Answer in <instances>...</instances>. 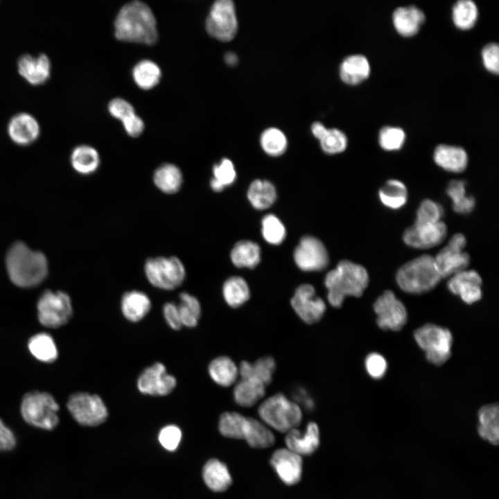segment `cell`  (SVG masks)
<instances>
[{"label":"cell","mask_w":499,"mask_h":499,"mask_svg":"<svg viewBox=\"0 0 499 499\" xmlns=\"http://www.w3.org/2000/svg\"><path fill=\"white\" fill-rule=\"evenodd\" d=\"M155 17L144 3L134 1L124 5L114 21V35L123 42L152 45L158 39Z\"/></svg>","instance_id":"1"},{"label":"cell","mask_w":499,"mask_h":499,"mask_svg":"<svg viewBox=\"0 0 499 499\" xmlns=\"http://www.w3.org/2000/svg\"><path fill=\"white\" fill-rule=\"evenodd\" d=\"M6 264L8 276L17 286L27 288L40 283L48 273L45 255L16 242L7 252Z\"/></svg>","instance_id":"2"},{"label":"cell","mask_w":499,"mask_h":499,"mask_svg":"<svg viewBox=\"0 0 499 499\" xmlns=\"http://www.w3.org/2000/svg\"><path fill=\"white\" fill-rule=\"evenodd\" d=\"M368 283L369 275L363 266L342 260L326 275L328 301L332 306L340 308L346 297H360Z\"/></svg>","instance_id":"3"},{"label":"cell","mask_w":499,"mask_h":499,"mask_svg":"<svg viewBox=\"0 0 499 499\" xmlns=\"http://www.w3.org/2000/svg\"><path fill=\"white\" fill-rule=\"evenodd\" d=\"M434 257L421 255L404 265L397 271L396 280L402 290L410 294H422L433 289L441 281Z\"/></svg>","instance_id":"4"},{"label":"cell","mask_w":499,"mask_h":499,"mask_svg":"<svg viewBox=\"0 0 499 499\" xmlns=\"http://www.w3.org/2000/svg\"><path fill=\"white\" fill-rule=\"evenodd\" d=\"M258 413L267 426L280 432L297 428L302 419L300 406L281 393L265 399L259 405Z\"/></svg>","instance_id":"5"},{"label":"cell","mask_w":499,"mask_h":499,"mask_svg":"<svg viewBox=\"0 0 499 499\" xmlns=\"http://www.w3.org/2000/svg\"><path fill=\"white\" fill-rule=\"evenodd\" d=\"M58 403L53 396L38 391L24 395L20 406L21 417L27 423L46 430L58 426Z\"/></svg>","instance_id":"6"},{"label":"cell","mask_w":499,"mask_h":499,"mask_svg":"<svg viewBox=\"0 0 499 499\" xmlns=\"http://www.w3.org/2000/svg\"><path fill=\"white\" fill-rule=\"evenodd\" d=\"M144 272L151 285L166 290L177 288L186 277L184 265L176 256L150 258L145 263Z\"/></svg>","instance_id":"7"},{"label":"cell","mask_w":499,"mask_h":499,"mask_svg":"<svg viewBox=\"0 0 499 499\" xmlns=\"http://www.w3.org/2000/svg\"><path fill=\"white\" fill-rule=\"evenodd\" d=\"M414 335L429 362L439 366L448 360L453 342V336L448 329L428 324L417 329Z\"/></svg>","instance_id":"8"},{"label":"cell","mask_w":499,"mask_h":499,"mask_svg":"<svg viewBox=\"0 0 499 499\" xmlns=\"http://www.w3.org/2000/svg\"><path fill=\"white\" fill-rule=\"evenodd\" d=\"M37 308L40 322L49 328L65 324L73 313L71 299L62 291L46 290L40 296Z\"/></svg>","instance_id":"9"},{"label":"cell","mask_w":499,"mask_h":499,"mask_svg":"<svg viewBox=\"0 0 499 499\" xmlns=\"http://www.w3.org/2000/svg\"><path fill=\"white\" fill-rule=\"evenodd\" d=\"M67 408L73 418L82 426H98L103 423L108 415L102 399L96 394L86 392L71 395L67 401Z\"/></svg>","instance_id":"10"},{"label":"cell","mask_w":499,"mask_h":499,"mask_svg":"<svg viewBox=\"0 0 499 499\" xmlns=\"http://www.w3.org/2000/svg\"><path fill=\"white\" fill-rule=\"evenodd\" d=\"M206 29L214 38L223 42L232 40L238 30L235 6L231 0H218L211 6L206 19Z\"/></svg>","instance_id":"11"},{"label":"cell","mask_w":499,"mask_h":499,"mask_svg":"<svg viewBox=\"0 0 499 499\" xmlns=\"http://www.w3.org/2000/svg\"><path fill=\"white\" fill-rule=\"evenodd\" d=\"M466 243L465 236L460 233L456 234L434 257L436 268L441 278L450 277L466 270L470 256L464 251Z\"/></svg>","instance_id":"12"},{"label":"cell","mask_w":499,"mask_h":499,"mask_svg":"<svg viewBox=\"0 0 499 499\" xmlns=\"http://www.w3.org/2000/svg\"><path fill=\"white\" fill-rule=\"evenodd\" d=\"M374 309L377 315V324L382 329L399 331L406 323L405 307L391 290H385L376 299Z\"/></svg>","instance_id":"13"},{"label":"cell","mask_w":499,"mask_h":499,"mask_svg":"<svg viewBox=\"0 0 499 499\" xmlns=\"http://www.w3.org/2000/svg\"><path fill=\"white\" fill-rule=\"evenodd\" d=\"M177 385V380L167 372L164 364L157 362L146 367L139 375L137 382L138 390L154 396H166Z\"/></svg>","instance_id":"14"},{"label":"cell","mask_w":499,"mask_h":499,"mask_svg":"<svg viewBox=\"0 0 499 499\" xmlns=\"http://www.w3.org/2000/svg\"><path fill=\"white\" fill-rule=\"evenodd\" d=\"M294 260L303 271L314 272L324 269L329 263V254L324 244L317 238H301L294 252Z\"/></svg>","instance_id":"15"},{"label":"cell","mask_w":499,"mask_h":499,"mask_svg":"<svg viewBox=\"0 0 499 499\" xmlns=\"http://www.w3.org/2000/svg\"><path fill=\"white\" fill-rule=\"evenodd\" d=\"M290 303L297 315L308 324L319 321L326 308L323 299L316 295L314 287L308 283L297 287Z\"/></svg>","instance_id":"16"},{"label":"cell","mask_w":499,"mask_h":499,"mask_svg":"<svg viewBox=\"0 0 499 499\" xmlns=\"http://www.w3.org/2000/svg\"><path fill=\"white\" fill-rule=\"evenodd\" d=\"M446 234L447 228L442 221L436 223H414L404 231L403 238L410 247L428 249L440 244Z\"/></svg>","instance_id":"17"},{"label":"cell","mask_w":499,"mask_h":499,"mask_svg":"<svg viewBox=\"0 0 499 499\" xmlns=\"http://www.w3.org/2000/svg\"><path fill=\"white\" fill-rule=\"evenodd\" d=\"M270 463L281 479L287 485L298 483L302 473V457L288 448H279L271 457Z\"/></svg>","instance_id":"18"},{"label":"cell","mask_w":499,"mask_h":499,"mask_svg":"<svg viewBox=\"0 0 499 499\" xmlns=\"http://www.w3.org/2000/svg\"><path fill=\"white\" fill-rule=\"evenodd\" d=\"M482 279L475 270H463L452 277L448 282L449 290L461 299L471 304L482 297Z\"/></svg>","instance_id":"19"},{"label":"cell","mask_w":499,"mask_h":499,"mask_svg":"<svg viewBox=\"0 0 499 499\" xmlns=\"http://www.w3.org/2000/svg\"><path fill=\"white\" fill-rule=\"evenodd\" d=\"M51 69V61L44 53L37 56L24 54L17 60L18 73L32 85L44 84L50 78Z\"/></svg>","instance_id":"20"},{"label":"cell","mask_w":499,"mask_h":499,"mask_svg":"<svg viewBox=\"0 0 499 499\" xmlns=\"http://www.w3.org/2000/svg\"><path fill=\"white\" fill-rule=\"evenodd\" d=\"M40 128L32 115L21 112L13 116L8 125V134L16 144L28 146L37 139Z\"/></svg>","instance_id":"21"},{"label":"cell","mask_w":499,"mask_h":499,"mask_svg":"<svg viewBox=\"0 0 499 499\" xmlns=\"http://www.w3.org/2000/svg\"><path fill=\"white\" fill-rule=\"evenodd\" d=\"M285 442L287 448L303 455L313 453L319 445V430L315 422H309L304 432L297 428L286 432Z\"/></svg>","instance_id":"22"},{"label":"cell","mask_w":499,"mask_h":499,"mask_svg":"<svg viewBox=\"0 0 499 499\" xmlns=\"http://www.w3.org/2000/svg\"><path fill=\"white\" fill-rule=\"evenodd\" d=\"M477 431L484 441L496 446L499 441V409L498 404L486 405L478 412Z\"/></svg>","instance_id":"23"},{"label":"cell","mask_w":499,"mask_h":499,"mask_svg":"<svg viewBox=\"0 0 499 499\" xmlns=\"http://www.w3.org/2000/svg\"><path fill=\"white\" fill-rule=\"evenodd\" d=\"M151 306L149 297L139 290L125 292L121 301L123 315L132 322H137L143 319L150 310Z\"/></svg>","instance_id":"24"},{"label":"cell","mask_w":499,"mask_h":499,"mask_svg":"<svg viewBox=\"0 0 499 499\" xmlns=\"http://www.w3.org/2000/svg\"><path fill=\"white\" fill-rule=\"evenodd\" d=\"M241 439H245L253 448H265L272 446L275 437L270 429L263 423L245 417L241 431Z\"/></svg>","instance_id":"25"},{"label":"cell","mask_w":499,"mask_h":499,"mask_svg":"<svg viewBox=\"0 0 499 499\" xmlns=\"http://www.w3.org/2000/svg\"><path fill=\"white\" fill-rule=\"evenodd\" d=\"M433 157L439 166L453 173L464 171L468 162L467 154L463 148L444 144L435 148Z\"/></svg>","instance_id":"26"},{"label":"cell","mask_w":499,"mask_h":499,"mask_svg":"<svg viewBox=\"0 0 499 499\" xmlns=\"http://www.w3.org/2000/svg\"><path fill=\"white\" fill-rule=\"evenodd\" d=\"M425 21L423 12L414 6L400 7L393 13V24L397 32L404 36L415 35Z\"/></svg>","instance_id":"27"},{"label":"cell","mask_w":499,"mask_h":499,"mask_svg":"<svg viewBox=\"0 0 499 499\" xmlns=\"http://www.w3.org/2000/svg\"><path fill=\"white\" fill-rule=\"evenodd\" d=\"M370 66L367 59L362 55H353L346 58L340 67V76L343 82L357 85L368 78Z\"/></svg>","instance_id":"28"},{"label":"cell","mask_w":499,"mask_h":499,"mask_svg":"<svg viewBox=\"0 0 499 499\" xmlns=\"http://www.w3.org/2000/svg\"><path fill=\"white\" fill-rule=\"evenodd\" d=\"M275 366L270 356L262 357L253 363L243 361L238 367V374L241 378L255 379L266 386L272 381Z\"/></svg>","instance_id":"29"},{"label":"cell","mask_w":499,"mask_h":499,"mask_svg":"<svg viewBox=\"0 0 499 499\" xmlns=\"http://www.w3.org/2000/svg\"><path fill=\"white\" fill-rule=\"evenodd\" d=\"M203 479L207 486L216 492L226 490L232 482L227 466L216 459L209 460L204 465Z\"/></svg>","instance_id":"30"},{"label":"cell","mask_w":499,"mask_h":499,"mask_svg":"<svg viewBox=\"0 0 499 499\" xmlns=\"http://www.w3.org/2000/svg\"><path fill=\"white\" fill-rule=\"evenodd\" d=\"M153 182L161 192L174 194L182 185V173L177 166L173 164H164L155 170Z\"/></svg>","instance_id":"31"},{"label":"cell","mask_w":499,"mask_h":499,"mask_svg":"<svg viewBox=\"0 0 499 499\" xmlns=\"http://www.w3.org/2000/svg\"><path fill=\"white\" fill-rule=\"evenodd\" d=\"M265 385L252 378H240L234 389V399L242 407H252L263 398Z\"/></svg>","instance_id":"32"},{"label":"cell","mask_w":499,"mask_h":499,"mask_svg":"<svg viewBox=\"0 0 499 499\" xmlns=\"http://www.w3.org/2000/svg\"><path fill=\"white\" fill-rule=\"evenodd\" d=\"M208 372L216 383L220 386L228 387L236 380L238 368L229 357L219 356L209 363Z\"/></svg>","instance_id":"33"},{"label":"cell","mask_w":499,"mask_h":499,"mask_svg":"<svg viewBox=\"0 0 499 499\" xmlns=\"http://www.w3.org/2000/svg\"><path fill=\"white\" fill-rule=\"evenodd\" d=\"M100 156L97 150L87 145L76 147L71 155V163L73 169L80 174L89 175L99 167Z\"/></svg>","instance_id":"34"},{"label":"cell","mask_w":499,"mask_h":499,"mask_svg":"<svg viewBox=\"0 0 499 499\" xmlns=\"http://www.w3.org/2000/svg\"><path fill=\"white\" fill-rule=\"evenodd\" d=\"M230 257L238 268H255L261 260L259 246L250 240H240L231 250Z\"/></svg>","instance_id":"35"},{"label":"cell","mask_w":499,"mask_h":499,"mask_svg":"<svg viewBox=\"0 0 499 499\" xmlns=\"http://www.w3.org/2000/svg\"><path fill=\"white\" fill-rule=\"evenodd\" d=\"M247 198L256 209L269 208L276 200L277 192L274 185L268 180L253 181L247 191Z\"/></svg>","instance_id":"36"},{"label":"cell","mask_w":499,"mask_h":499,"mask_svg":"<svg viewBox=\"0 0 499 499\" xmlns=\"http://www.w3.org/2000/svg\"><path fill=\"white\" fill-rule=\"evenodd\" d=\"M222 295L229 306L238 308L249 299L250 292L244 279L240 277H231L227 279L222 286Z\"/></svg>","instance_id":"37"},{"label":"cell","mask_w":499,"mask_h":499,"mask_svg":"<svg viewBox=\"0 0 499 499\" xmlns=\"http://www.w3.org/2000/svg\"><path fill=\"white\" fill-rule=\"evenodd\" d=\"M28 347L36 359L44 362L54 361L58 355V349L53 338L45 333H37L30 338Z\"/></svg>","instance_id":"38"},{"label":"cell","mask_w":499,"mask_h":499,"mask_svg":"<svg viewBox=\"0 0 499 499\" xmlns=\"http://www.w3.org/2000/svg\"><path fill=\"white\" fill-rule=\"evenodd\" d=\"M132 76L138 87L143 89H150L159 83L161 73L156 63L143 60L134 66Z\"/></svg>","instance_id":"39"},{"label":"cell","mask_w":499,"mask_h":499,"mask_svg":"<svg viewBox=\"0 0 499 499\" xmlns=\"http://www.w3.org/2000/svg\"><path fill=\"white\" fill-rule=\"evenodd\" d=\"M379 198L386 207L398 209L403 207L408 198V191L405 184L397 180L387 181L379 190Z\"/></svg>","instance_id":"40"},{"label":"cell","mask_w":499,"mask_h":499,"mask_svg":"<svg viewBox=\"0 0 499 499\" xmlns=\"http://www.w3.org/2000/svg\"><path fill=\"white\" fill-rule=\"evenodd\" d=\"M177 305L182 326L193 328L198 325L201 315V306L198 299L188 292H181Z\"/></svg>","instance_id":"41"},{"label":"cell","mask_w":499,"mask_h":499,"mask_svg":"<svg viewBox=\"0 0 499 499\" xmlns=\"http://www.w3.org/2000/svg\"><path fill=\"white\" fill-rule=\"evenodd\" d=\"M466 183L462 180H452L447 186L446 193L453 202V210L459 213H470L475 207V199L466 195Z\"/></svg>","instance_id":"42"},{"label":"cell","mask_w":499,"mask_h":499,"mask_svg":"<svg viewBox=\"0 0 499 499\" xmlns=\"http://www.w3.org/2000/svg\"><path fill=\"white\" fill-rule=\"evenodd\" d=\"M478 18V8L471 0H460L453 8V20L455 25L462 30L471 28Z\"/></svg>","instance_id":"43"},{"label":"cell","mask_w":499,"mask_h":499,"mask_svg":"<svg viewBox=\"0 0 499 499\" xmlns=\"http://www.w3.org/2000/svg\"><path fill=\"white\" fill-rule=\"evenodd\" d=\"M236 177V173L232 161L224 158L213 167V177L210 181L211 188L216 192H220L226 186L234 183Z\"/></svg>","instance_id":"44"},{"label":"cell","mask_w":499,"mask_h":499,"mask_svg":"<svg viewBox=\"0 0 499 499\" xmlns=\"http://www.w3.org/2000/svg\"><path fill=\"white\" fill-rule=\"evenodd\" d=\"M261 145L267 154L279 156L286 150L288 141L283 132L275 128H270L262 133Z\"/></svg>","instance_id":"45"},{"label":"cell","mask_w":499,"mask_h":499,"mask_svg":"<svg viewBox=\"0 0 499 499\" xmlns=\"http://www.w3.org/2000/svg\"><path fill=\"white\" fill-rule=\"evenodd\" d=\"M245 416L235 412L223 413L219 420L220 432L225 437L241 439V430Z\"/></svg>","instance_id":"46"},{"label":"cell","mask_w":499,"mask_h":499,"mask_svg":"<svg viewBox=\"0 0 499 499\" xmlns=\"http://www.w3.org/2000/svg\"><path fill=\"white\" fill-rule=\"evenodd\" d=\"M262 234L268 243L279 245L285 238L286 229L277 216L268 214L262 220Z\"/></svg>","instance_id":"47"},{"label":"cell","mask_w":499,"mask_h":499,"mask_svg":"<svg viewBox=\"0 0 499 499\" xmlns=\"http://www.w3.org/2000/svg\"><path fill=\"white\" fill-rule=\"evenodd\" d=\"M405 139V134L400 128L384 127L379 132V144L385 150H399Z\"/></svg>","instance_id":"48"},{"label":"cell","mask_w":499,"mask_h":499,"mask_svg":"<svg viewBox=\"0 0 499 499\" xmlns=\"http://www.w3.org/2000/svg\"><path fill=\"white\" fill-rule=\"evenodd\" d=\"M322 150L328 154H336L344 151L347 146V139L340 130L328 129L319 140Z\"/></svg>","instance_id":"49"},{"label":"cell","mask_w":499,"mask_h":499,"mask_svg":"<svg viewBox=\"0 0 499 499\" xmlns=\"http://www.w3.org/2000/svg\"><path fill=\"white\" fill-rule=\"evenodd\" d=\"M443 209L437 202L426 199L421 202L417 211V224L436 223L441 220Z\"/></svg>","instance_id":"50"},{"label":"cell","mask_w":499,"mask_h":499,"mask_svg":"<svg viewBox=\"0 0 499 499\" xmlns=\"http://www.w3.org/2000/svg\"><path fill=\"white\" fill-rule=\"evenodd\" d=\"M182 432L174 425L164 427L159 434V440L162 446L168 450H175L181 440Z\"/></svg>","instance_id":"51"},{"label":"cell","mask_w":499,"mask_h":499,"mask_svg":"<svg viewBox=\"0 0 499 499\" xmlns=\"http://www.w3.org/2000/svg\"><path fill=\"white\" fill-rule=\"evenodd\" d=\"M387 364L383 356L377 353L369 354L365 359V368L369 375L376 379L382 378L387 371Z\"/></svg>","instance_id":"52"},{"label":"cell","mask_w":499,"mask_h":499,"mask_svg":"<svg viewBox=\"0 0 499 499\" xmlns=\"http://www.w3.org/2000/svg\"><path fill=\"white\" fill-rule=\"evenodd\" d=\"M483 64L490 72L498 74L499 71V48L495 43L486 45L482 51Z\"/></svg>","instance_id":"53"},{"label":"cell","mask_w":499,"mask_h":499,"mask_svg":"<svg viewBox=\"0 0 499 499\" xmlns=\"http://www.w3.org/2000/svg\"><path fill=\"white\" fill-rule=\"evenodd\" d=\"M108 110L112 116L121 121L135 114L133 106L127 100L116 98L108 105Z\"/></svg>","instance_id":"54"},{"label":"cell","mask_w":499,"mask_h":499,"mask_svg":"<svg viewBox=\"0 0 499 499\" xmlns=\"http://www.w3.org/2000/svg\"><path fill=\"white\" fill-rule=\"evenodd\" d=\"M17 439L12 430L0 419V451H9L15 448Z\"/></svg>","instance_id":"55"},{"label":"cell","mask_w":499,"mask_h":499,"mask_svg":"<svg viewBox=\"0 0 499 499\" xmlns=\"http://www.w3.org/2000/svg\"><path fill=\"white\" fill-rule=\"evenodd\" d=\"M163 315L168 326L177 331L182 327L178 306L173 302H166L163 306Z\"/></svg>","instance_id":"56"},{"label":"cell","mask_w":499,"mask_h":499,"mask_svg":"<svg viewBox=\"0 0 499 499\" xmlns=\"http://www.w3.org/2000/svg\"><path fill=\"white\" fill-rule=\"evenodd\" d=\"M122 122L126 132L132 137L140 136L144 130L143 121L136 114Z\"/></svg>","instance_id":"57"},{"label":"cell","mask_w":499,"mask_h":499,"mask_svg":"<svg viewBox=\"0 0 499 499\" xmlns=\"http://www.w3.org/2000/svg\"><path fill=\"white\" fill-rule=\"evenodd\" d=\"M295 399L298 401L299 405L301 404L307 410H312L314 407L313 399L304 388H298L295 393Z\"/></svg>","instance_id":"58"},{"label":"cell","mask_w":499,"mask_h":499,"mask_svg":"<svg viewBox=\"0 0 499 499\" xmlns=\"http://www.w3.org/2000/svg\"><path fill=\"white\" fill-rule=\"evenodd\" d=\"M327 128L319 122H315L311 126V130L313 135L320 140L326 134Z\"/></svg>","instance_id":"59"},{"label":"cell","mask_w":499,"mask_h":499,"mask_svg":"<svg viewBox=\"0 0 499 499\" xmlns=\"http://www.w3.org/2000/svg\"><path fill=\"white\" fill-rule=\"evenodd\" d=\"M225 60L229 65L234 66L238 62V57L235 53L228 52L225 55Z\"/></svg>","instance_id":"60"}]
</instances>
